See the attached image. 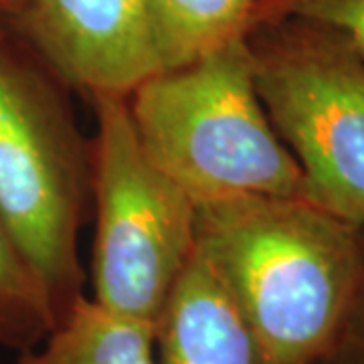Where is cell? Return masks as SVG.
I'll return each mask as SVG.
<instances>
[{"label": "cell", "instance_id": "cell-8", "mask_svg": "<svg viewBox=\"0 0 364 364\" xmlns=\"http://www.w3.org/2000/svg\"><path fill=\"white\" fill-rule=\"evenodd\" d=\"M9 364H158L154 330L81 296L39 346Z\"/></svg>", "mask_w": 364, "mask_h": 364}, {"label": "cell", "instance_id": "cell-2", "mask_svg": "<svg viewBox=\"0 0 364 364\" xmlns=\"http://www.w3.org/2000/svg\"><path fill=\"white\" fill-rule=\"evenodd\" d=\"M71 95L0 13V213L47 289L55 326L83 296L79 233L91 210V140Z\"/></svg>", "mask_w": 364, "mask_h": 364}, {"label": "cell", "instance_id": "cell-6", "mask_svg": "<svg viewBox=\"0 0 364 364\" xmlns=\"http://www.w3.org/2000/svg\"><path fill=\"white\" fill-rule=\"evenodd\" d=\"M9 16L81 97H126L160 71L148 0H23Z\"/></svg>", "mask_w": 364, "mask_h": 364}, {"label": "cell", "instance_id": "cell-1", "mask_svg": "<svg viewBox=\"0 0 364 364\" xmlns=\"http://www.w3.org/2000/svg\"><path fill=\"white\" fill-rule=\"evenodd\" d=\"M196 241L272 364H312L364 308V225L306 198L198 205Z\"/></svg>", "mask_w": 364, "mask_h": 364}, {"label": "cell", "instance_id": "cell-5", "mask_svg": "<svg viewBox=\"0 0 364 364\" xmlns=\"http://www.w3.org/2000/svg\"><path fill=\"white\" fill-rule=\"evenodd\" d=\"M245 43L261 104L301 170L304 198L364 225V51L301 18L259 23Z\"/></svg>", "mask_w": 364, "mask_h": 364}, {"label": "cell", "instance_id": "cell-4", "mask_svg": "<svg viewBox=\"0 0 364 364\" xmlns=\"http://www.w3.org/2000/svg\"><path fill=\"white\" fill-rule=\"evenodd\" d=\"M91 138L93 301L156 332L196 253V203L146 156L124 95L87 100Z\"/></svg>", "mask_w": 364, "mask_h": 364}, {"label": "cell", "instance_id": "cell-12", "mask_svg": "<svg viewBox=\"0 0 364 364\" xmlns=\"http://www.w3.org/2000/svg\"><path fill=\"white\" fill-rule=\"evenodd\" d=\"M312 364H364V308L332 344V348H328Z\"/></svg>", "mask_w": 364, "mask_h": 364}, {"label": "cell", "instance_id": "cell-10", "mask_svg": "<svg viewBox=\"0 0 364 364\" xmlns=\"http://www.w3.org/2000/svg\"><path fill=\"white\" fill-rule=\"evenodd\" d=\"M55 328L51 299L0 213V346L25 352Z\"/></svg>", "mask_w": 364, "mask_h": 364}, {"label": "cell", "instance_id": "cell-3", "mask_svg": "<svg viewBox=\"0 0 364 364\" xmlns=\"http://www.w3.org/2000/svg\"><path fill=\"white\" fill-rule=\"evenodd\" d=\"M138 142L198 205L231 196H298L296 158L273 130L245 39L162 69L126 95Z\"/></svg>", "mask_w": 364, "mask_h": 364}, {"label": "cell", "instance_id": "cell-11", "mask_svg": "<svg viewBox=\"0 0 364 364\" xmlns=\"http://www.w3.org/2000/svg\"><path fill=\"white\" fill-rule=\"evenodd\" d=\"M273 18H301L330 26L364 51V0H261L253 26Z\"/></svg>", "mask_w": 364, "mask_h": 364}, {"label": "cell", "instance_id": "cell-9", "mask_svg": "<svg viewBox=\"0 0 364 364\" xmlns=\"http://www.w3.org/2000/svg\"><path fill=\"white\" fill-rule=\"evenodd\" d=\"M261 0H148L160 71L245 39Z\"/></svg>", "mask_w": 364, "mask_h": 364}, {"label": "cell", "instance_id": "cell-7", "mask_svg": "<svg viewBox=\"0 0 364 364\" xmlns=\"http://www.w3.org/2000/svg\"><path fill=\"white\" fill-rule=\"evenodd\" d=\"M158 364H272L196 245L154 332Z\"/></svg>", "mask_w": 364, "mask_h": 364}, {"label": "cell", "instance_id": "cell-13", "mask_svg": "<svg viewBox=\"0 0 364 364\" xmlns=\"http://www.w3.org/2000/svg\"><path fill=\"white\" fill-rule=\"evenodd\" d=\"M23 0H0V13L13 14L18 6H21Z\"/></svg>", "mask_w": 364, "mask_h": 364}]
</instances>
